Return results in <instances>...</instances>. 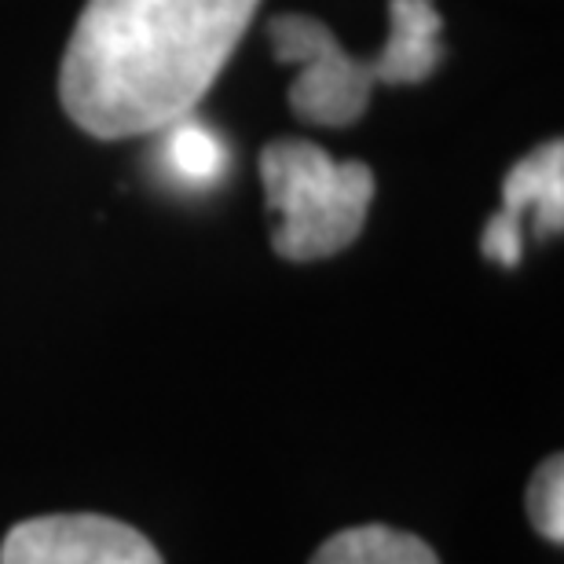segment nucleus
<instances>
[{"label":"nucleus","instance_id":"1","mask_svg":"<svg viewBox=\"0 0 564 564\" xmlns=\"http://www.w3.org/2000/svg\"><path fill=\"white\" fill-rule=\"evenodd\" d=\"M261 0H88L59 66L63 110L96 140L165 132L239 48Z\"/></svg>","mask_w":564,"mask_h":564},{"label":"nucleus","instance_id":"2","mask_svg":"<svg viewBox=\"0 0 564 564\" xmlns=\"http://www.w3.org/2000/svg\"><path fill=\"white\" fill-rule=\"evenodd\" d=\"M268 209L279 224L272 246L286 261H326L348 250L375 202V173L367 162H337L319 143L272 140L261 151Z\"/></svg>","mask_w":564,"mask_h":564},{"label":"nucleus","instance_id":"3","mask_svg":"<svg viewBox=\"0 0 564 564\" xmlns=\"http://www.w3.org/2000/svg\"><path fill=\"white\" fill-rule=\"evenodd\" d=\"M268 41L279 63L297 66L290 107L301 121L345 129L367 115L370 96L381 85L378 63L345 52L326 22L312 15H275L268 22Z\"/></svg>","mask_w":564,"mask_h":564},{"label":"nucleus","instance_id":"4","mask_svg":"<svg viewBox=\"0 0 564 564\" xmlns=\"http://www.w3.org/2000/svg\"><path fill=\"white\" fill-rule=\"evenodd\" d=\"M0 564H165L158 546L104 513L33 517L8 532Z\"/></svg>","mask_w":564,"mask_h":564},{"label":"nucleus","instance_id":"5","mask_svg":"<svg viewBox=\"0 0 564 564\" xmlns=\"http://www.w3.org/2000/svg\"><path fill=\"white\" fill-rule=\"evenodd\" d=\"M444 19L433 0H389V37L375 55L381 85H419L444 59Z\"/></svg>","mask_w":564,"mask_h":564},{"label":"nucleus","instance_id":"6","mask_svg":"<svg viewBox=\"0 0 564 564\" xmlns=\"http://www.w3.org/2000/svg\"><path fill=\"white\" fill-rule=\"evenodd\" d=\"M502 213L513 220H524V213H535L539 235H557L564 224V147L561 140L539 143L532 154H524L502 180Z\"/></svg>","mask_w":564,"mask_h":564},{"label":"nucleus","instance_id":"7","mask_svg":"<svg viewBox=\"0 0 564 564\" xmlns=\"http://www.w3.org/2000/svg\"><path fill=\"white\" fill-rule=\"evenodd\" d=\"M308 564H440L419 535L386 524H359L330 535Z\"/></svg>","mask_w":564,"mask_h":564},{"label":"nucleus","instance_id":"8","mask_svg":"<svg viewBox=\"0 0 564 564\" xmlns=\"http://www.w3.org/2000/svg\"><path fill=\"white\" fill-rule=\"evenodd\" d=\"M165 162L173 169V176H180L184 184H213V180L224 176L228 169V151H224V140L213 129L198 126V121L180 118L165 129Z\"/></svg>","mask_w":564,"mask_h":564},{"label":"nucleus","instance_id":"9","mask_svg":"<svg viewBox=\"0 0 564 564\" xmlns=\"http://www.w3.org/2000/svg\"><path fill=\"white\" fill-rule=\"evenodd\" d=\"M528 517H532L535 532L550 539L554 546L564 543V462L561 455H550L535 469L528 484Z\"/></svg>","mask_w":564,"mask_h":564},{"label":"nucleus","instance_id":"10","mask_svg":"<svg viewBox=\"0 0 564 564\" xmlns=\"http://www.w3.org/2000/svg\"><path fill=\"white\" fill-rule=\"evenodd\" d=\"M480 250L488 261L502 264V268H517L524 257V231H521V220L506 217L499 209L495 217L488 220V228H484V239H480Z\"/></svg>","mask_w":564,"mask_h":564}]
</instances>
